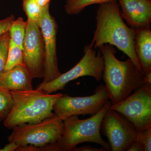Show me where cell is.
<instances>
[{
  "mask_svg": "<svg viewBox=\"0 0 151 151\" xmlns=\"http://www.w3.org/2000/svg\"><path fill=\"white\" fill-rule=\"evenodd\" d=\"M96 20V29L90 43L93 48H99L106 44L116 46L142 70L135 51L136 30L124 22L117 1L100 4Z\"/></svg>",
  "mask_w": 151,
  "mask_h": 151,
  "instance_id": "cell-1",
  "label": "cell"
},
{
  "mask_svg": "<svg viewBox=\"0 0 151 151\" xmlns=\"http://www.w3.org/2000/svg\"><path fill=\"white\" fill-rule=\"evenodd\" d=\"M99 48L104 62L102 79L112 105H115L145 83V74L129 58L125 61L118 59L113 45L106 44Z\"/></svg>",
  "mask_w": 151,
  "mask_h": 151,
  "instance_id": "cell-2",
  "label": "cell"
},
{
  "mask_svg": "<svg viewBox=\"0 0 151 151\" xmlns=\"http://www.w3.org/2000/svg\"><path fill=\"white\" fill-rule=\"evenodd\" d=\"M14 104L4 125L9 129L24 124L38 123L54 116L53 107L61 93L47 94L37 87L27 91H11Z\"/></svg>",
  "mask_w": 151,
  "mask_h": 151,
  "instance_id": "cell-3",
  "label": "cell"
},
{
  "mask_svg": "<svg viewBox=\"0 0 151 151\" xmlns=\"http://www.w3.org/2000/svg\"><path fill=\"white\" fill-rule=\"evenodd\" d=\"M111 105L108 100L99 112L88 119L81 120L78 116H72L63 120L62 134L56 143L58 151H73L77 145L86 142L98 144L111 151L109 143L102 137L100 128L104 115Z\"/></svg>",
  "mask_w": 151,
  "mask_h": 151,
  "instance_id": "cell-4",
  "label": "cell"
},
{
  "mask_svg": "<svg viewBox=\"0 0 151 151\" xmlns=\"http://www.w3.org/2000/svg\"><path fill=\"white\" fill-rule=\"evenodd\" d=\"M63 128V121L55 114L38 123L14 127L8 140L20 147H40L57 142L62 134Z\"/></svg>",
  "mask_w": 151,
  "mask_h": 151,
  "instance_id": "cell-5",
  "label": "cell"
},
{
  "mask_svg": "<svg viewBox=\"0 0 151 151\" xmlns=\"http://www.w3.org/2000/svg\"><path fill=\"white\" fill-rule=\"evenodd\" d=\"M94 49L91 44L85 46L84 56L74 67L52 81L41 83L38 87L47 94H51L62 90L68 82L82 76H92L100 81L104 70V60L100 50L97 53Z\"/></svg>",
  "mask_w": 151,
  "mask_h": 151,
  "instance_id": "cell-6",
  "label": "cell"
},
{
  "mask_svg": "<svg viewBox=\"0 0 151 151\" xmlns=\"http://www.w3.org/2000/svg\"><path fill=\"white\" fill-rule=\"evenodd\" d=\"M111 108L129 120L138 133L151 127V84L145 82Z\"/></svg>",
  "mask_w": 151,
  "mask_h": 151,
  "instance_id": "cell-7",
  "label": "cell"
},
{
  "mask_svg": "<svg viewBox=\"0 0 151 151\" xmlns=\"http://www.w3.org/2000/svg\"><path fill=\"white\" fill-rule=\"evenodd\" d=\"M94 93L86 97H71L63 94L54 103L53 111L62 121L72 116L94 115L110 100L105 85L97 86Z\"/></svg>",
  "mask_w": 151,
  "mask_h": 151,
  "instance_id": "cell-8",
  "label": "cell"
},
{
  "mask_svg": "<svg viewBox=\"0 0 151 151\" xmlns=\"http://www.w3.org/2000/svg\"><path fill=\"white\" fill-rule=\"evenodd\" d=\"M100 131L112 151H127L137 140L138 132L131 122L111 107L105 113Z\"/></svg>",
  "mask_w": 151,
  "mask_h": 151,
  "instance_id": "cell-9",
  "label": "cell"
},
{
  "mask_svg": "<svg viewBox=\"0 0 151 151\" xmlns=\"http://www.w3.org/2000/svg\"><path fill=\"white\" fill-rule=\"evenodd\" d=\"M49 6L42 9L39 26L43 37L45 49V64L43 80L45 83L54 80L61 73L58 66L57 56L56 35L58 27L56 21L50 15Z\"/></svg>",
  "mask_w": 151,
  "mask_h": 151,
  "instance_id": "cell-10",
  "label": "cell"
},
{
  "mask_svg": "<svg viewBox=\"0 0 151 151\" xmlns=\"http://www.w3.org/2000/svg\"><path fill=\"white\" fill-rule=\"evenodd\" d=\"M23 47L24 65L33 78H43L45 49L42 34L39 26L27 20Z\"/></svg>",
  "mask_w": 151,
  "mask_h": 151,
  "instance_id": "cell-11",
  "label": "cell"
},
{
  "mask_svg": "<svg viewBox=\"0 0 151 151\" xmlns=\"http://www.w3.org/2000/svg\"><path fill=\"white\" fill-rule=\"evenodd\" d=\"M122 8L121 16L135 29L150 27L151 0H118Z\"/></svg>",
  "mask_w": 151,
  "mask_h": 151,
  "instance_id": "cell-12",
  "label": "cell"
},
{
  "mask_svg": "<svg viewBox=\"0 0 151 151\" xmlns=\"http://www.w3.org/2000/svg\"><path fill=\"white\" fill-rule=\"evenodd\" d=\"M33 78L24 64L5 71L0 77V87L10 91H27L33 89Z\"/></svg>",
  "mask_w": 151,
  "mask_h": 151,
  "instance_id": "cell-13",
  "label": "cell"
},
{
  "mask_svg": "<svg viewBox=\"0 0 151 151\" xmlns=\"http://www.w3.org/2000/svg\"><path fill=\"white\" fill-rule=\"evenodd\" d=\"M135 49L145 74L151 72V30L150 27L136 29Z\"/></svg>",
  "mask_w": 151,
  "mask_h": 151,
  "instance_id": "cell-14",
  "label": "cell"
},
{
  "mask_svg": "<svg viewBox=\"0 0 151 151\" xmlns=\"http://www.w3.org/2000/svg\"><path fill=\"white\" fill-rule=\"evenodd\" d=\"M26 22L21 17L14 19L9 30L10 40L23 50L25 36Z\"/></svg>",
  "mask_w": 151,
  "mask_h": 151,
  "instance_id": "cell-15",
  "label": "cell"
},
{
  "mask_svg": "<svg viewBox=\"0 0 151 151\" xmlns=\"http://www.w3.org/2000/svg\"><path fill=\"white\" fill-rule=\"evenodd\" d=\"M118 0H67L65 6V12L68 15H76L85 8L92 5L102 4Z\"/></svg>",
  "mask_w": 151,
  "mask_h": 151,
  "instance_id": "cell-16",
  "label": "cell"
},
{
  "mask_svg": "<svg viewBox=\"0 0 151 151\" xmlns=\"http://www.w3.org/2000/svg\"><path fill=\"white\" fill-rule=\"evenodd\" d=\"M23 63V50L10 40L5 71Z\"/></svg>",
  "mask_w": 151,
  "mask_h": 151,
  "instance_id": "cell-17",
  "label": "cell"
},
{
  "mask_svg": "<svg viewBox=\"0 0 151 151\" xmlns=\"http://www.w3.org/2000/svg\"><path fill=\"white\" fill-rule=\"evenodd\" d=\"M14 104L11 91L0 87V122L8 116Z\"/></svg>",
  "mask_w": 151,
  "mask_h": 151,
  "instance_id": "cell-18",
  "label": "cell"
},
{
  "mask_svg": "<svg viewBox=\"0 0 151 151\" xmlns=\"http://www.w3.org/2000/svg\"><path fill=\"white\" fill-rule=\"evenodd\" d=\"M23 9L27 20L39 25L42 9L35 0H22Z\"/></svg>",
  "mask_w": 151,
  "mask_h": 151,
  "instance_id": "cell-19",
  "label": "cell"
},
{
  "mask_svg": "<svg viewBox=\"0 0 151 151\" xmlns=\"http://www.w3.org/2000/svg\"><path fill=\"white\" fill-rule=\"evenodd\" d=\"M9 40V31L0 37V77L5 71Z\"/></svg>",
  "mask_w": 151,
  "mask_h": 151,
  "instance_id": "cell-20",
  "label": "cell"
},
{
  "mask_svg": "<svg viewBox=\"0 0 151 151\" xmlns=\"http://www.w3.org/2000/svg\"><path fill=\"white\" fill-rule=\"evenodd\" d=\"M137 140L144 151H151V127L138 133Z\"/></svg>",
  "mask_w": 151,
  "mask_h": 151,
  "instance_id": "cell-21",
  "label": "cell"
},
{
  "mask_svg": "<svg viewBox=\"0 0 151 151\" xmlns=\"http://www.w3.org/2000/svg\"><path fill=\"white\" fill-rule=\"evenodd\" d=\"M15 19L14 15L0 20V37L9 31L11 24Z\"/></svg>",
  "mask_w": 151,
  "mask_h": 151,
  "instance_id": "cell-22",
  "label": "cell"
},
{
  "mask_svg": "<svg viewBox=\"0 0 151 151\" xmlns=\"http://www.w3.org/2000/svg\"><path fill=\"white\" fill-rule=\"evenodd\" d=\"M73 151H107L106 149L102 147L101 148H97L93 147L90 145H86L81 147H76Z\"/></svg>",
  "mask_w": 151,
  "mask_h": 151,
  "instance_id": "cell-23",
  "label": "cell"
},
{
  "mask_svg": "<svg viewBox=\"0 0 151 151\" xmlns=\"http://www.w3.org/2000/svg\"><path fill=\"white\" fill-rule=\"evenodd\" d=\"M8 144L5 146L3 148L0 149V151H17L19 147V145L14 142H9Z\"/></svg>",
  "mask_w": 151,
  "mask_h": 151,
  "instance_id": "cell-24",
  "label": "cell"
},
{
  "mask_svg": "<svg viewBox=\"0 0 151 151\" xmlns=\"http://www.w3.org/2000/svg\"><path fill=\"white\" fill-rule=\"evenodd\" d=\"M127 151H144L143 148L136 140L132 143Z\"/></svg>",
  "mask_w": 151,
  "mask_h": 151,
  "instance_id": "cell-25",
  "label": "cell"
},
{
  "mask_svg": "<svg viewBox=\"0 0 151 151\" xmlns=\"http://www.w3.org/2000/svg\"><path fill=\"white\" fill-rule=\"evenodd\" d=\"M51 0H35L41 8H43L47 5H50Z\"/></svg>",
  "mask_w": 151,
  "mask_h": 151,
  "instance_id": "cell-26",
  "label": "cell"
}]
</instances>
